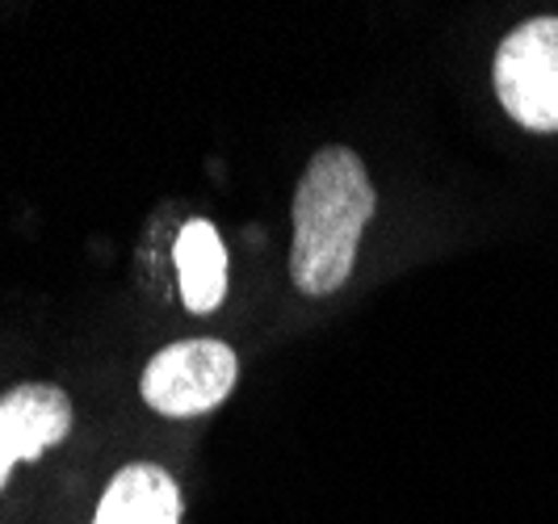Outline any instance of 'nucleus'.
I'll list each match as a JSON object with an SVG mask.
<instances>
[{
    "label": "nucleus",
    "mask_w": 558,
    "mask_h": 524,
    "mask_svg": "<svg viewBox=\"0 0 558 524\" xmlns=\"http://www.w3.org/2000/svg\"><path fill=\"white\" fill-rule=\"evenodd\" d=\"M378 194L353 147H319L294 190V244L290 277L311 298L336 294L362 248V231L374 219Z\"/></svg>",
    "instance_id": "1"
},
{
    "label": "nucleus",
    "mask_w": 558,
    "mask_h": 524,
    "mask_svg": "<svg viewBox=\"0 0 558 524\" xmlns=\"http://www.w3.org/2000/svg\"><path fill=\"white\" fill-rule=\"evenodd\" d=\"M496 97L512 122L537 135L558 131V17L517 26L496 51Z\"/></svg>",
    "instance_id": "2"
},
{
    "label": "nucleus",
    "mask_w": 558,
    "mask_h": 524,
    "mask_svg": "<svg viewBox=\"0 0 558 524\" xmlns=\"http://www.w3.org/2000/svg\"><path fill=\"white\" fill-rule=\"evenodd\" d=\"M240 382V357L223 340H177L143 369V403L151 412L185 419L215 412Z\"/></svg>",
    "instance_id": "3"
},
{
    "label": "nucleus",
    "mask_w": 558,
    "mask_h": 524,
    "mask_svg": "<svg viewBox=\"0 0 558 524\" xmlns=\"http://www.w3.org/2000/svg\"><path fill=\"white\" fill-rule=\"evenodd\" d=\"M72 432V399L51 382H17L0 394V491L17 462H38Z\"/></svg>",
    "instance_id": "4"
},
{
    "label": "nucleus",
    "mask_w": 558,
    "mask_h": 524,
    "mask_svg": "<svg viewBox=\"0 0 558 524\" xmlns=\"http://www.w3.org/2000/svg\"><path fill=\"white\" fill-rule=\"evenodd\" d=\"M93 524H181V491L172 474L151 462L122 466L97 503Z\"/></svg>",
    "instance_id": "5"
},
{
    "label": "nucleus",
    "mask_w": 558,
    "mask_h": 524,
    "mask_svg": "<svg viewBox=\"0 0 558 524\" xmlns=\"http://www.w3.org/2000/svg\"><path fill=\"white\" fill-rule=\"evenodd\" d=\"M172 260H177V277H181V303L194 315L219 310V303L227 298V248L215 222H185L172 244Z\"/></svg>",
    "instance_id": "6"
}]
</instances>
